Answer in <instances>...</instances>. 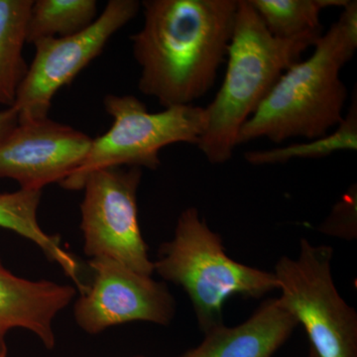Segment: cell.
Returning a JSON list of instances; mask_svg holds the SVG:
<instances>
[{
  "instance_id": "6da1fadb",
  "label": "cell",
  "mask_w": 357,
  "mask_h": 357,
  "mask_svg": "<svg viewBox=\"0 0 357 357\" xmlns=\"http://www.w3.org/2000/svg\"><path fill=\"white\" fill-rule=\"evenodd\" d=\"M238 0H145L142 27L131 35L138 89L164 109L206 95L227 60Z\"/></svg>"
},
{
  "instance_id": "7a4b0ae2",
  "label": "cell",
  "mask_w": 357,
  "mask_h": 357,
  "mask_svg": "<svg viewBox=\"0 0 357 357\" xmlns=\"http://www.w3.org/2000/svg\"><path fill=\"white\" fill-rule=\"evenodd\" d=\"M340 18L317 40L314 52L282 74L252 116L238 145L260 138L280 144L296 137L325 136L344 119L347 89L340 72L357 48V1L349 0Z\"/></svg>"
},
{
  "instance_id": "3957f363",
  "label": "cell",
  "mask_w": 357,
  "mask_h": 357,
  "mask_svg": "<svg viewBox=\"0 0 357 357\" xmlns=\"http://www.w3.org/2000/svg\"><path fill=\"white\" fill-rule=\"evenodd\" d=\"M319 38H275L249 0H238L227 70L213 102L204 107L206 128L197 145L211 164L229 161L244 123L282 74L302 60L303 53Z\"/></svg>"
},
{
  "instance_id": "277c9868",
  "label": "cell",
  "mask_w": 357,
  "mask_h": 357,
  "mask_svg": "<svg viewBox=\"0 0 357 357\" xmlns=\"http://www.w3.org/2000/svg\"><path fill=\"white\" fill-rule=\"evenodd\" d=\"M153 263L154 272L188 294L204 333L223 325V305L231 296L260 298L278 290L273 272L227 256L196 208L181 213L173 238L160 246Z\"/></svg>"
},
{
  "instance_id": "5b68a950",
  "label": "cell",
  "mask_w": 357,
  "mask_h": 357,
  "mask_svg": "<svg viewBox=\"0 0 357 357\" xmlns=\"http://www.w3.org/2000/svg\"><path fill=\"white\" fill-rule=\"evenodd\" d=\"M112 124L102 136L91 141L83 163L61 183L69 191L83 189L89 174L114 167L157 170L159 154L175 143L198 145L206 128L204 109L196 105L148 112L134 96L109 95L103 100Z\"/></svg>"
},
{
  "instance_id": "8992f818",
  "label": "cell",
  "mask_w": 357,
  "mask_h": 357,
  "mask_svg": "<svg viewBox=\"0 0 357 357\" xmlns=\"http://www.w3.org/2000/svg\"><path fill=\"white\" fill-rule=\"evenodd\" d=\"M332 260V248L302 239L297 257L283 256L275 266L279 300L317 356L357 357V314L335 287Z\"/></svg>"
},
{
  "instance_id": "52a82bcc",
  "label": "cell",
  "mask_w": 357,
  "mask_h": 357,
  "mask_svg": "<svg viewBox=\"0 0 357 357\" xmlns=\"http://www.w3.org/2000/svg\"><path fill=\"white\" fill-rule=\"evenodd\" d=\"M142 169H100L83 185L81 230L84 255L107 257L138 273L152 276L154 263L141 232L137 192Z\"/></svg>"
},
{
  "instance_id": "ba28073f",
  "label": "cell",
  "mask_w": 357,
  "mask_h": 357,
  "mask_svg": "<svg viewBox=\"0 0 357 357\" xmlns=\"http://www.w3.org/2000/svg\"><path fill=\"white\" fill-rule=\"evenodd\" d=\"M140 7L137 0H110L83 31L36 42L34 58L13 107L18 122L48 117L56 93L102 54L112 37L135 17Z\"/></svg>"
},
{
  "instance_id": "9c48e42d",
  "label": "cell",
  "mask_w": 357,
  "mask_h": 357,
  "mask_svg": "<svg viewBox=\"0 0 357 357\" xmlns=\"http://www.w3.org/2000/svg\"><path fill=\"white\" fill-rule=\"evenodd\" d=\"M91 285L74 304L77 325L89 335L133 321L170 325L176 302L162 282L107 257L91 258Z\"/></svg>"
},
{
  "instance_id": "30bf717a",
  "label": "cell",
  "mask_w": 357,
  "mask_h": 357,
  "mask_svg": "<svg viewBox=\"0 0 357 357\" xmlns=\"http://www.w3.org/2000/svg\"><path fill=\"white\" fill-rule=\"evenodd\" d=\"M93 138L50 117L18 122L0 140V178L20 189L42 191L61 183L83 163Z\"/></svg>"
},
{
  "instance_id": "8fae6325",
  "label": "cell",
  "mask_w": 357,
  "mask_h": 357,
  "mask_svg": "<svg viewBox=\"0 0 357 357\" xmlns=\"http://www.w3.org/2000/svg\"><path fill=\"white\" fill-rule=\"evenodd\" d=\"M76 296V286L23 278L0 258V357L8 356L7 335L15 328L29 331L47 349H53L54 321Z\"/></svg>"
},
{
  "instance_id": "7c38bea8",
  "label": "cell",
  "mask_w": 357,
  "mask_h": 357,
  "mask_svg": "<svg viewBox=\"0 0 357 357\" xmlns=\"http://www.w3.org/2000/svg\"><path fill=\"white\" fill-rule=\"evenodd\" d=\"M297 326L279 298L267 300L241 325L204 333L198 347L178 357H272Z\"/></svg>"
},
{
  "instance_id": "4fadbf2b",
  "label": "cell",
  "mask_w": 357,
  "mask_h": 357,
  "mask_svg": "<svg viewBox=\"0 0 357 357\" xmlns=\"http://www.w3.org/2000/svg\"><path fill=\"white\" fill-rule=\"evenodd\" d=\"M41 199L42 191L20 189L0 194V227L11 230L36 244L49 260L57 263L74 281L77 290L84 292L86 285L81 278L79 261L63 248L60 236L47 234L39 225Z\"/></svg>"
},
{
  "instance_id": "5bb4252c",
  "label": "cell",
  "mask_w": 357,
  "mask_h": 357,
  "mask_svg": "<svg viewBox=\"0 0 357 357\" xmlns=\"http://www.w3.org/2000/svg\"><path fill=\"white\" fill-rule=\"evenodd\" d=\"M33 0H0V105L13 107L27 74L23 57Z\"/></svg>"
},
{
  "instance_id": "9a60e30c",
  "label": "cell",
  "mask_w": 357,
  "mask_h": 357,
  "mask_svg": "<svg viewBox=\"0 0 357 357\" xmlns=\"http://www.w3.org/2000/svg\"><path fill=\"white\" fill-rule=\"evenodd\" d=\"M268 31L275 38L292 40L321 37V13L331 7L347 6L349 0H249Z\"/></svg>"
},
{
  "instance_id": "2e32d148",
  "label": "cell",
  "mask_w": 357,
  "mask_h": 357,
  "mask_svg": "<svg viewBox=\"0 0 357 357\" xmlns=\"http://www.w3.org/2000/svg\"><path fill=\"white\" fill-rule=\"evenodd\" d=\"M96 0L33 1L26 28L27 44L40 40L64 38L86 29L96 20Z\"/></svg>"
},
{
  "instance_id": "e0dca14e",
  "label": "cell",
  "mask_w": 357,
  "mask_h": 357,
  "mask_svg": "<svg viewBox=\"0 0 357 357\" xmlns=\"http://www.w3.org/2000/svg\"><path fill=\"white\" fill-rule=\"evenodd\" d=\"M357 149V98H352L349 110L335 131L307 142L294 143L287 146L246 152L244 157L251 165L284 164L294 159H321L340 151Z\"/></svg>"
},
{
  "instance_id": "ac0fdd59",
  "label": "cell",
  "mask_w": 357,
  "mask_h": 357,
  "mask_svg": "<svg viewBox=\"0 0 357 357\" xmlns=\"http://www.w3.org/2000/svg\"><path fill=\"white\" fill-rule=\"evenodd\" d=\"M323 234L342 239L356 238L357 236V189L351 185L349 191L333 206L330 215L319 227Z\"/></svg>"
},
{
  "instance_id": "d6986e66",
  "label": "cell",
  "mask_w": 357,
  "mask_h": 357,
  "mask_svg": "<svg viewBox=\"0 0 357 357\" xmlns=\"http://www.w3.org/2000/svg\"><path fill=\"white\" fill-rule=\"evenodd\" d=\"M18 124V114L13 107L0 110V140L10 132Z\"/></svg>"
},
{
  "instance_id": "ffe728a7",
  "label": "cell",
  "mask_w": 357,
  "mask_h": 357,
  "mask_svg": "<svg viewBox=\"0 0 357 357\" xmlns=\"http://www.w3.org/2000/svg\"><path fill=\"white\" fill-rule=\"evenodd\" d=\"M307 357H318L316 356V354H314V351H311V349H310V351H309V356H307Z\"/></svg>"
},
{
  "instance_id": "44dd1931",
  "label": "cell",
  "mask_w": 357,
  "mask_h": 357,
  "mask_svg": "<svg viewBox=\"0 0 357 357\" xmlns=\"http://www.w3.org/2000/svg\"><path fill=\"white\" fill-rule=\"evenodd\" d=\"M133 357H145V356H133Z\"/></svg>"
}]
</instances>
